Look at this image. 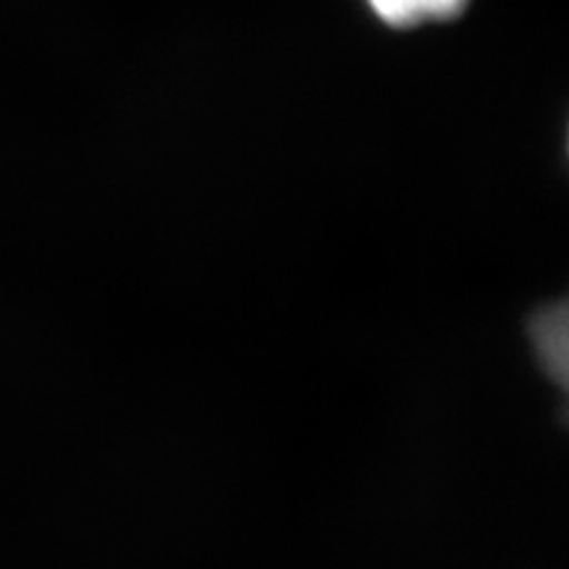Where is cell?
I'll list each match as a JSON object with an SVG mask.
<instances>
[{"mask_svg":"<svg viewBox=\"0 0 569 569\" xmlns=\"http://www.w3.org/2000/svg\"><path fill=\"white\" fill-rule=\"evenodd\" d=\"M532 340H536V353L543 361L546 372L557 382H565L567 375V315L565 306L546 309L543 315L532 322Z\"/></svg>","mask_w":569,"mask_h":569,"instance_id":"1","label":"cell"},{"mask_svg":"<svg viewBox=\"0 0 569 569\" xmlns=\"http://www.w3.org/2000/svg\"><path fill=\"white\" fill-rule=\"evenodd\" d=\"M465 3L467 0H369L377 17L396 27L453 17V13L465 9Z\"/></svg>","mask_w":569,"mask_h":569,"instance_id":"2","label":"cell"}]
</instances>
